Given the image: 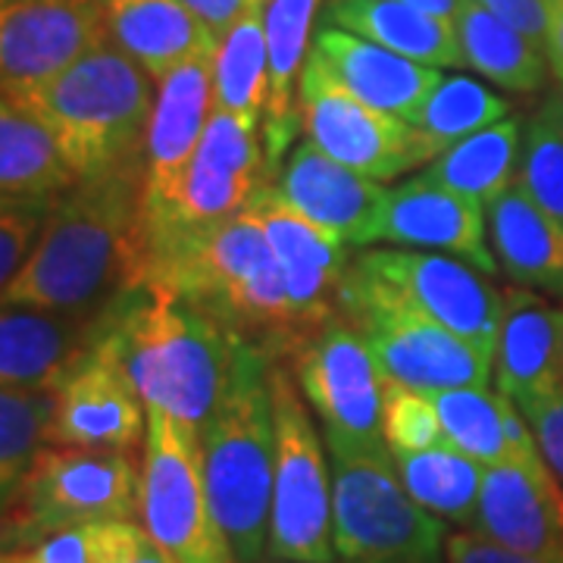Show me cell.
<instances>
[{"label": "cell", "mask_w": 563, "mask_h": 563, "mask_svg": "<svg viewBox=\"0 0 563 563\" xmlns=\"http://www.w3.org/2000/svg\"><path fill=\"white\" fill-rule=\"evenodd\" d=\"M144 166L79 179L54 203L3 307L91 310L144 285Z\"/></svg>", "instance_id": "6da1fadb"}, {"label": "cell", "mask_w": 563, "mask_h": 563, "mask_svg": "<svg viewBox=\"0 0 563 563\" xmlns=\"http://www.w3.org/2000/svg\"><path fill=\"white\" fill-rule=\"evenodd\" d=\"M232 347L235 335L220 320L166 288L125 291L101 344L147 410L201 432L229 383Z\"/></svg>", "instance_id": "7a4b0ae2"}, {"label": "cell", "mask_w": 563, "mask_h": 563, "mask_svg": "<svg viewBox=\"0 0 563 563\" xmlns=\"http://www.w3.org/2000/svg\"><path fill=\"white\" fill-rule=\"evenodd\" d=\"M269 354L235 335L232 369L203 426V476L213 517L239 563H263L276 479Z\"/></svg>", "instance_id": "3957f363"}, {"label": "cell", "mask_w": 563, "mask_h": 563, "mask_svg": "<svg viewBox=\"0 0 563 563\" xmlns=\"http://www.w3.org/2000/svg\"><path fill=\"white\" fill-rule=\"evenodd\" d=\"M113 41L85 54L38 91L29 107L47 122L79 179L144 166L154 85Z\"/></svg>", "instance_id": "277c9868"}, {"label": "cell", "mask_w": 563, "mask_h": 563, "mask_svg": "<svg viewBox=\"0 0 563 563\" xmlns=\"http://www.w3.org/2000/svg\"><path fill=\"white\" fill-rule=\"evenodd\" d=\"M339 317L361 332L388 383L435 395L463 385L483 388L492 376L495 363L473 344L420 313L395 285L363 273L354 263L339 291Z\"/></svg>", "instance_id": "5b68a950"}, {"label": "cell", "mask_w": 563, "mask_h": 563, "mask_svg": "<svg viewBox=\"0 0 563 563\" xmlns=\"http://www.w3.org/2000/svg\"><path fill=\"white\" fill-rule=\"evenodd\" d=\"M335 554L357 563H442L444 523L410 498L391 451L329 448Z\"/></svg>", "instance_id": "8992f818"}, {"label": "cell", "mask_w": 563, "mask_h": 563, "mask_svg": "<svg viewBox=\"0 0 563 563\" xmlns=\"http://www.w3.org/2000/svg\"><path fill=\"white\" fill-rule=\"evenodd\" d=\"M141 463L125 451L44 448L16 495L3 501V551L35 548L73 526L135 520Z\"/></svg>", "instance_id": "52a82bcc"}, {"label": "cell", "mask_w": 563, "mask_h": 563, "mask_svg": "<svg viewBox=\"0 0 563 563\" xmlns=\"http://www.w3.org/2000/svg\"><path fill=\"white\" fill-rule=\"evenodd\" d=\"M273 420H276V479L269 510L273 561H335L332 536V476L317 426L307 413L301 388L285 363H273Z\"/></svg>", "instance_id": "ba28073f"}, {"label": "cell", "mask_w": 563, "mask_h": 563, "mask_svg": "<svg viewBox=\"0 0 563 563\" xmlns=\"http://www.w3.org/2000/svg\"><path fill=\"white\" fill-rule=\"evenodd\" d=\"M139 520L176 563H239L210 507L201 429L163 410H147Z\"/></svg>", "instance_id": "9c48e42d"}, {"label": "cell", "mask_w": 563, "mask_h": 563, "mask_svg": "<svg viewBox=\"0 0 563 563\" xmlns=\"http://www.w3.org/2000/svg\"><path fill=\"white\" fill-rule=\"evenodd\" d=\"M288 354L291 376L322 422L329 448L388 451L383 435L385 376L351 322L332 317Z\"/></svg>", "instance_id": "30bf717a"}, {"label": "cell", "mask_w": 563, "mask_h": 563, "mask_svg": "<svg viewBox=\"0 0 563 563\" xmlns=\"http://www.w3.org/2000/svg\"><path fill=\"white\" fill-rule=\"evenodd\" d=\"M298 107L307 141L320 147L325 157L369 179H398L407 169L439 157L420 129L363 103L332 79L313 54L303 66Z\"/></svg>", "instance_id": "8fae6325"}, {"label": "cell", "mask_w": 563, "mask_h": 563, "mask_svg": "<svg viewBox=\"0 0 563 563\" xmlns=\"http://www.w3.org/2000/svg\"><path fill=\"white\" fill-rule=\"evenodd\" d=\"M263 185H273V176L261 144V122L213 110L176 201L161 217L144 220L147 251L185 232L239 217Z\"/></svg>", "instance_id": "7c38bea8"}, {"label": "cell", "mask_w": 563, "mask_h": 563, "mask_svg": "<svg viewBox=\"0 0 563 563\" xmlns=\"http://www.w3.org/2000/svg\"><path fill=\"white\" fill-rule=\"evenodd\" d=\"M107 41L103 0H0L3 101L29 103Z\"/></svg>", "instance_id": "4fadbf2b"}, {"label": "cell", "mask_w": 563, "mask_h": 563, "mask_svg": "<svg viewBox=\"0 0 563 563\" xmlns=\"http://www.w3.org/2000/svg\"><path fill=\"white\" fill-rule=\"evenodd\" d=\"M363 273L388 282L420 313L448 325L495 363L504 320V295L476 266L426 251H363L354 261Z\"/></svg>", "instance_id": "5bb4252c"}, {"label": "cell", "mask_w": 563, "mask_h": 563, "mask_svg": "<svg viewBox=\"0 0 563 563\" xmlns=\"http://www.w3.org/2000/svg\"><path fill=\"white\" fill-rule=\"evenodd\" d=\"M117 303L91 310L3 307L0 388H63L101 351Z\"/></svg>", "instance_id": "9a60e30c"}, {"label": "cell", "mask_w": 563, "mask_h": 563, "mask_svg": "<svg viewBox=\"0 0 563 563\" xmlns=\"http://www.w3.org/2000/svg\"><path fill=\"white\" fill-rule=\"evenodd\" d=\"M257 222L279 261L282 279L303 332L339 317V291L347 273V244L298 213L276 185H263L244 210Z\"/></svg>", "instance_id": "2e32d148"}, {"label": "cell", "mask_w": 563, "mask_h": 563, "mask_svg": "<svg viewBox=\"0 0 563 563\" xmlns=\"http://www.w3.org/2000/svg\"><path fill=\"white\" fill-rule=\"evenodd\" d=\"M213 54L203 51L157 81V103L144 147V220L161 217L179 195L181 179L201 147L213 101Z\"/></svg>", "instance_id": "e0dca14e"}, {"label": "cell", "mask_w": 563, "mask_h": 563, "mask_svg": "<svg viewBox=\"0 0 563 563\" xmlns=\"http://www.w3.org/2000/svg\"><path fill=\"white\" fill-rule=\"evenodd\" d=\"M276 188L298 213L344 244L383 242L388 191L376 179L325 157L310 141L291 151Z\"/></svg>", "instance_id": "ac0fdd59"}, {"label": "cell", "mask_w": 563, "mask_h": 563, "mask_svg": "<svg viewBox=\"0 0 563 563\" xmlns=\"http://www.w3.org/2000/svg\"><path fill=\"white\" fill-rule=\"evenodd\" d=\"M383 242L404 247H429L454 254L457 261L495 276L501 266L488 244L485 203L451 191L429 176H413L388 191Z\"/></svg>", "instance_id": "d6986e66"}, {"label": "cell", "mask_w": 563, "mask_h": 563, "mask_svg": "<svg viewBox=\"0 0 563 563\" xmlns=\"http://www.w3.org/2000/svg\"><path fill=\"white\" fill-rule=\"evenodd\" d=\"M147 439V404L103 351L85 363L69 383L57 388V410L51 422L54 448L125 451Z\"/></svg>", "instance_id": "ffe728a7"}, {"label": "cell", "mask_w": 563, "mask_h": 563, "mask_svg": "<svg viewBox=\"0 0 563 563\" xmlns=\"http://www.w3.org/2000/svg\"><path fill=\"white\" fill-rule=\"evenodd\" d=\"M473 529L523 554H563V485L548 463L485 466Z\"/></svg>", "instance_id": "44dd1931"}, {"label": "cell", "mask_w": 563, "mask_h": 563, "mask_svg": "<svg viewBox=\"0 0 563 563\" xmlns=\"http://www.w3.org/2000/svg\"><path fill=\"white\" fill-rule=\"evenodd\" d=\"M310 54L363 103L401 120H410L432 95V88L444 79L442 69L435 66L407 60L383 44H373L335 25H322Z\"/></svg>", "instance_id": "7402d4cb"}, {"label": "cell", "mask_w": 563, "mask_h": 563, "mask_svg": "<svg viewBox=\"0 0 563 563\" xmlns=\"http://www.w3.org/2000/svg\"><path fill=\"white\" fill-rule=\"evenodd\" d=\"M495 385L514 404L532 401L563 388L561 310L526 285H510L504 291Z\"/></svg>", "instance_id": "603a6c76"}, {"label": "cell", "mask_w": 563, "mask_h": 563, "mask_svg": "<svg viewBox=\"0 0 563 563\" xmlns=\"http://www.w3.org/2000/svg\"><path fill=\"white\" fill-rule=\"evenodd\" d=\"M322 0H266V54H269V91L263 110V151L269 163V176L285 157L288 144L301 125L298 88L303 66L310 57V25L320 13Z\"/></svg>", "instance_id": "cb8c5ba5"}, {"label": "cell", "mask_w": 563, "mask_h": 563, "mask_svg": "<svg viewBox=\"0 0 563 563\" xmlns=\"http://www.w3.org/2000/svg\"><path fill=\"white\" fill-rule=\"evenodd\" d=\"M444 439L483 466L495 463H544L523 410L501 391L476 385L432 395Z\"/></svg>", "instance_id": "d4e9b609"}, {"label": "cell", "mask_w": 563, "mask_h": 563, "mask_svg": "<svg viewBox=\"0 0 563 563\" xmlns=\"http://www.w3.org/2000/svg\"><path fill=\"white\" fill-rule=\"evenodd\" d=\"M103 10L110 41L154 81L217 47L213 32L179 0H103Z\"/></svg>", "instance_id": "484cf974"}, {"label": "cell", "mask_w": 563, "mask_h": 563, "mask_svg": "<svg viewBox=\"0 0 563 563\" xmlns=\"http://www.w3.org/2000/svg\"><path fill=\"white\" fill-rule=\"evenodd\" d=\"M322 25H335L351 35L383 44L407 60L426 66H461V44L454 20L426 13L404 0H325Z\"/></svg>", "instance_id": "4316f807"}, {"label": "cell", "mask_w": 563, "mask_h": 563, "mask_svg": "<svg viewBox=\"0 0 563 563\" xmlns=\"http://www.w3.org/2000/svg\"><path fill=\"white\" fill-rule=\"evenodd\" d=\"M495 261L517 285L563 295V229L514 181L485 207Z\"/></svg>", "instance_id": "83f0119b"}, {"label": "cell", "mask_w": 563, "mask_h": 563, "mask_svg": "<svg viewBox=\"0 0 563 563\" xmlns=\"http://www.w3.org/2000/svg\"><path fill=\"white\" fill-rule=\"evenodd\" d=\"M79 173L69 166L54 132L20 101L0 103V195L3 203L60 201Z\"/></svg>", "instance_id": "f1b7e54d"}, {"label": "cell", "mask_w": 563, "mask_h": 563, "mask_svg": "<svg viewBox=\"0 0 563 563\" xmlns=\"http://www.w3.org/2000/svg\"><path fill=\"white\" fill-rule=\"evenodd\" d=\"M457 44H461L463 66L479 73L483 79L495 81L507 91H539L544 81L542 44L526 38L520 29L498 20L485 7L473 0H461L454 13Z\"/></svg>", "instance_id": "f546056e"}, {"label": "cell", "mask_w": 563, "mask_h": 563, "mask_svg": "<svg viewBox=\"0 0 563 563\" xmlns=\"http://www.w3.org/2000/svg\"><path fill=\"white\" fill-rule=\"evenodd\" d=\"M523 129L517 120H501L470 139L451 144L444 154L426 166L422 176L439 181L451 191L476 198L485 207L501 198L520 176Z\"/></svg>", "instance_id": "4dcf8cb0"}, {"label": "cell", "mask_w": 563, "mask_h": 563, "mask_svg": "<svg viewBox=\"0 0 563 563\" xmlns=\"http://www.w3.org/2000/svg\"><path fill=\"white\" fill-rule=\"evenodd\" d=\"M391 461L413 501L422 504L439 520L473 526L485 476L483 463L466 457L454 444L391 454Z\"/></svg>", "instance_id": "1f68e13d"}, {"label": "cell", "mask_w": 563, "mask_h": 563, "mask_svg": "<svg viewBox=\"0 0 563 563\" xmlns=\"http://www.w3.org/2000/svg\"><path fill=\"white\" fill-rule=\"evenodd\" d=\"M269 91V54L263 7L251 10L220 41L213 54V101L217 110L235 113L263 125Z\"/></svg>", "instance_id": "d6a6232c"}, {"label": "cell", "mask_w": 563, "mask_h": 563, "mask_svg": "<svg viewBox=\"0 0 563 563\" xmlns=\"http://www.w3.org/2000/svg\"><path fill=\"white\" fill-rule=\"evenodd\" d=\"M57 388H0V485L3 501L16 495L44 448H51V422Z\"/></svg>", "instance_id": "836d02e7"}, {"label": "cell", "mask_w": 563, "mask_h": 563, "mask_svg": "<svg viewBox=\"0 0 563 563\" xmlns=\"http://www.w3.org/2000/svg\"><path fill=\"white\" fill-rule=\"evenodd\" d=\"M507 113H510V103L504 101L501 95H495L479 81L451 76L432 88V95L407 122L420 129L439 154H444L451 144L507 120Z\"/></svg>", "instance_id": "e575fe53"}, {"label": "cell", "mask_w": 563, "mask_h": 563, "mask_svg": "<svg viewBox=\"0 0 563 563\" xmlns=\"http://www.w3.org/2000/svg\"><path fill=\"white\" fill-rule=\"evenodd\" d=\"M526 195L563 229V129L544 107L523 132L520 176Z\"/></svg>", "instance_id": "d590c367"}, {"label": "cell", "mask_w": 563, "mask_h": 563, "mask_svg": "<svg viewBox=\"0 0 563 563\" xmlns=\"http://www.w3.org/2000/svg\"><path fill=\"white\" fill-rule=\"evenodd\" d=\"M383 435L391 454L429 451V448L448 444L432 395L388 383V379H385L383 401Z\"/></svg>", "instance_id": "8d00e7d4"}, {"label": "cell", "mask_w": 563, "mask_h": 563, "mask_svg": "<svg viewBox=\"0 0 563 563\" xmlns=\"http://www.w3.org/2000/svg\"><path fill=\"white\" fill-rule=\"evenodd\" d=\"M54 203H3V217H0V285H10L16 279V273L32 257Z\"/></svg>", "instance_id": "74e56055"}, {"label": "cell", "mask_w": 563, "mask_h": 563, "mask_svg": "<svg viewBox=\"0 0 563 563\" xmlns=\"http://www.w3.org/2000/svg\"><path fill=\"white\" fill-rule=\"evenodd\" d=\"M20 563H103L107 554V523L73 526L47 536L35 548L13 551Z\"/></svg>", "instance_id": "f35d334b"}, {"label": "cell", "mask_w": 563, "mask_h": 563, "mask_svg": "<svg viewBox=\"0 0 563 563\" xmlns=\"http://www.w3.org/2000/svg\"><path fill=\"white\" fill-rule=\"evenodd\" d=\"M517 407L523 410L548 470L563 485V388L551 391V395H542V398L517 404Z\"/></svg>", "instance_id": "ab89813d"}, {"label": "cell", "mask_w": 563, "mask_h": 563, "mask_svg": "<svg viewBox=\"0 0 563 563\" xmlns=\"http://www.w3.org/2000/svg\"><path fill=\"white\" fill-rule=\"evenodd\" d=\"M444 563H563V554H523L473 532L448 536Z\"/></svg>", "instance_id": "60d3db41"}, {"label": "cell", "mask_w": 563, "mask_h": 563, "mask_svg": "<svg viewBox=\"0 0 563 563\" xmlns=\"http://www.w3.org/2000/svg\"><path fill=\"white\" fill-rule=\"evenodd\" d=\"M103 563H176L135 520H107Z\"/></svg>", "instance_id": "b9f144b4"}, {"label": "cell", "mask_w": 563, "mask_h": 563, "mask_svg": "<svg viewBox=\"0 0 563 563\" xmlns=\"http://www.w3.org/2000/svg\"><path fill=\"white\" fill-rule=\"evenodd\" d=\"M485 7L488 13H495L498 20L510 22L514 29H520L526 38L536 44H544L548 38V0H473Z\"/></svg>", "instance_id": "7bdbcfd3"}, {"label": "cell", "mask_w": 563, "mask_h": 563, "mask_svg": "<svg viewBox=\"0 0 563 563\" xmlns=\"http://www.w3.org/2000/svg\"><path fill=\"white\" fill-rule=\"evenodd\" d=\"M179 3L188 7L213 32V38L220 41L235 22L244 20L251 10H261L266 0H179Z\"/></svg>", "instance_id": "ee69618b"}, {"label": "cell", "mask_w": 563, "mask_h": 563, "mask_svg": "<svg viewBox=\"0 0 563 563\" xmlns=\"http://www.w3.org/2000/svg\"><path fill=\"white\" fill-rule=\"evenodd\" d=\"M548 38H544V54H548V63L554 69V76L561 81L563 88V0L561 3H551L548 7Z\"/></svg>", "instance_id": "f6af8a7d"}, {"label": "cell", "mask_w": 563, "mask_h": 563, "mask_svg": "<svg viewBox=\"0 0 563 563\" xmlns=\"http://www.w3.org/2000/svg\"><path fill=\"white\" fill-rule=\"evenodd\" d=\"M404 3H413V7H420L426 13H435V16H448V20H454V13H457V3L461 0H404Z\"/></svg>", "instance_id": "bcb514c9"}, {"label": "cell", "mask_w": 563, "mask_h": 563, "mask_svg": "<svg viewBox=\"0 0 563 563\" xmlns=\"http://www.w3.org/2000/svg\"><path fill=\"white\" fill-rule=\"evenodd\" d=\"M544 107L551 110V117H554V120L561 122V129H563V91H558V95H554L551 101L544 103Z\"/></svg>", "instance_id": "7dc6e473"}, {"label": "cell", "mask_w": 563, "mask_h": 563, "mask_svg": "<svg viewBox=\"0 0 563 563\" xmlns=\"http://www.w3.org/2000/svg\"><path fill=\"white\" fill-rule=\"evenodd\" d=\"M3 563H20V558L13 551H3Z\"/></svg>", "instance_id": "c3c4849f"}, {"label": "cell", "mask_w": 563, "mask_h": 563, "mask_svg": "<svg viewBox=\"0 0 563 563\" xmlns=\"http://www.w3.org/2000/svg\"><path fill=\"white\" fill-rule=\"evenodd\" d=\"M263 563H303V561H273V558H269V561H263ZM332 563V561H329ZM344 563H357V561H344Z\"/></svg>", "instance_id": "681fc988"}, {"label": "cell", "mask_w": 563, "mask_h": 563, "mask_svg": "<svg viewBox=\"0 0 563 563\" xmlns=\"http://www.w3.org/2000/svg\"><path fill=\"white\" fill-rule=\"evenodd\" d=\"M561 344H563V307H561Z\"/></svg>", "instance_id": "f907efd6"}, {"label": "cell", "mask_w": 563, "mask_h": 563, "mask_svg": "<svg viewBox=\"0 0 563 563\" xmlns=\"http://www.w3.org/2000/svg\"><path fill=\"white\" fill-rule=\"evenodd\" d=\"M551 3H561V0H548V7H551Z\"/></svg>", "instance_id": "816d5d0a"}]
</instances>
